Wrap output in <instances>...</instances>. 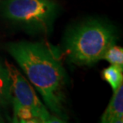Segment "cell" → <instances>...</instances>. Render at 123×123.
<instances>
[{"label":"cell","mask_w":123,"mask_h":123,"mask_svg":"<svg viewBox=\"0 0 123 123\" xmlns=\"http://www.w3.org/2000/svg\"><path fill=\"white\" fill-rule=\"evenodd\" d=\"M11 104V81L5 66L0 63V114Z\"/></svg>","instance_id":"6"},{"label":"cell","mask_w":123,"mask_h":123,"mask_svg":"<svg viewBox=\"0 0 123 123\" xmlns=\"http://www.w3.org/2000/svg\"><path fill=\"white\" fill-rule=\"evenodd\" d=\"M102 59L107 61L112 65L123 66V49L119 46L113 44L105 51Z\"/></svg>","instance_id":"8"},{"label":"cell","mask_w":123,"mask_h":123,"mask_svg":"<svg viewBox=\"0 0 123 123\" xmlns=\"http://www.w3.org/2000/svg\"><path fill=\"white\" fill-rule=\"evenodd\" d=\"M7 51L40 93L47 109L63 120L66 73L56 50L43 43L20 41L10 43Z\"/></svg>","instance_id":"1"},{"label":"cell","mask_w":123,"mask_h":123,"mask_svg":"<svg viewBox=\"0 0 123 123\" xmlns=\"http://www.w3.org/2000/svg\"><path fill=\"white\" fill-rule=\"evenodd\" d=\"M4 66L11 81V105L13 109L14 122H64L49 111L37 96L30 82L13 64L6 61Z\"/></svg>","instance_id":"3"},{"label":"cell","mask_w":123,"mask_h":123,"mask_svg":"<svg viewBox=\"0 0 123 123\" xmlns=\"http://www.w3.org/2000/svg\"><path fill=\"white\" fill-rule=\"evenodd\" d=\"M101 122H123V86H121L114 91L106 109L101 117Z\"/></svg>","instance_id":"5"},{"label":"cell","mask_w":123,"mask_h":123,"mask_svg":"<svg viewBox=\"0 0 123 123\" xmlns=\"http://www.w3.org/2000/svg\"><path fill=\"white\" fill-rule=\"evenodd\" d=\"M102 75L103 79L111 86L113 92L123 84V66L110 64L103 70Z\"/></svg>","instance_id":"7"},{"label":"cell","mask_w":123,"mask_h":123,"mask_svg":"<svg viewBox=\"0 0 123 123\" xmlns=\"http://www.w3.org/2000/svg\"><path fill=\"white\" fill-rule=\"evenodd\" d=\"M2 13L7 19L26 29L50 31L58 13L52 0H6Z\"/></svg>","instance_id":"4"},{"label":"cell","mask_w":123,"mask_h":123,"mask_svg":"<svg viewBox=\"0 0 123 123\" xmlns=\"http://www.w3.org/2000/svg\"><path fill=\"white\" fill-rule=\"evenodd\" d=\"M115 32L107 23L86 21L76 26L66 35V57L74 65H92L102 59L106 49L115 44Z\"/></svg>","instance_id":"2"}]
</instances>
